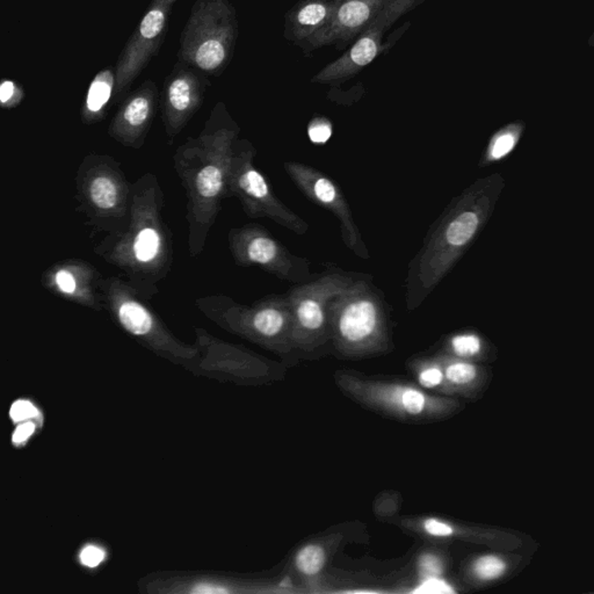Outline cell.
Listing matches in <instances>:
<instances>
[{
	"instance_id": "cell-1",
	"label": "cell",
	"mask_w": 594,
	"mask_h": 594,
	"mask_svg": "<svg viewBox=\"0 0 594 594\" xmlns=\"http://www.w3.org/2000/svg\"><path fill=\"white\" fill-rule=\"evenodd\" d=\"M237 38V14L229 0H197L181 33L178 59L218 77L230 64Z\"/></svg>"
},
{
	"instance_id": "cell-2",
	"label": "cell",
	"mask_w": 594,
	"mask_h": 594,
	"mask_svg": "<svg viewBox=\"0 0 594 594\" xmlns=\"http://www.w3.org/2000/svg\"><path fill=\"white\" fill-rule=\"evenodd\" d=\"M336 383L352 399L386 414L408 421H433L452 413L458 403L446 396L432 395L419 386L403 381L338 373Z\"/></svg>"
},
{
	"instance_id": "cell-3",
	"label": "cell",
	"mask_w": 594,
	"mask_h": 594,
	"mask_svg": "<svg viewBox=\"0 0 594 594\" xmlns=\"http://www.w3.org/2000/svg\"><path fill=\"white\" fill-rule=\"evenodd\" d=\"M423 0H389L358 36L348 50L326 65L313 78L317 84H337L353 78L377 56L383 52V36L403 15L413 10Z\"/></svg>"
},
{
	"instance_id": "cell-4",
	"label": "cell",
	"mask_w": 594,
	"mask_h": 594,
	"mask_svg": "<svg viewBox=\"0 0 594 594\" xmlns=\"http://www.w3.org/2000/svg\"><path fill=\"white\" fill-rule=\"evenodd\" d=\"M178 0H153L116 62L115 93L129 89L156 56L167 38L170 15Z\"/></svg>"
},
{
	"instance_id": "cell-5",
	"label": "cell",
	"mask_w": 594,
	"mask_h": 594,
	"mask_svg": "<svg viewBox=\"0 0 594 594\" xmlns=\"http://www.w3.org/2000/svg\"><path fill=\"white\" fill-rule=\"evenodd\" d=\"M389 0H334V15L327 27L308 40L310 50L353 43Z\"/></svg>"
},
{
	"instance_id": "cell-6",
	"label": "cell",
	"mask_w": 594,
	"mask_h": 594,
	"mask_svg": "<svg viewBox=\"0 0 594 594\" xmlns=\"http://www.w3.org/2000/svg\"><path fill=\"white\" fill-rule=\"evenodd\" d=\"M207 75L178 59L164 84L167 108L174 115H185L197 107L207 89Z\"/></svg>"
},
{
	"instance_id": "cell-7",
	"label": "cell",
	"mask_w": 594,
	"mask_h": 594,
	"mask_svg": "<svg viewBox=\"0 0 594 594\" xmlns=\"http://www.w3.org/2000/svg\"><path fill=\"white\" fill-rule=\"evenodd\" d=\"M334 0H299L285 15V28L295 42H306L329 26Z\"/></svg>"
},
{
	"instance_id": "cell-8",
	"label": "cell",
	"mask_w": 594,
	"mask_h": 594,
	"mask_svg": "<svg viewBox=\"0 0 594 594\" xmlns=\"http://www.w3.org/2000/svg\"><path fill=\"white\" fill-rule=\"evenodd\" d=\"M338 330L344 343L353 347L365 346L376 333V308L370 301L352 303L340 315Z\"/></svg>"
},
{
	"instance_id": "cell-9",
	"label": "cell",
	"mask_w": 594,
	"mask_h": 594,
	"mask_svg": "<svg viewBox=\"0 0 594 594\" xmlns=\"http://www.w3.org/2000/svg\"><path fill=\"white\" fill-rule=\"evenodd\" d=\"M116 72L114 68H106L95 75L86 97L85 108L94 115L105 108L115 91Z\"/></svg>"
},
{
	"instance_id": "cell-10",
	"label": "cell",
	"mask_w": 594,
	"mask_h": 594,
	"mask_svg": "<svg viewBox=\"0 0 594 594\" xmlns=\"http://www.w3.org/2000/svg\"><path fill=\"white\" fill-rule=\"evenodd\" d=\"M326 558V551L323 546L308 544L299 548L296 553L294 563L299 574L306 577H316L325 567Z\"/></svg>"
},
{
	"instance_id": "cell-11",
	"label": "cell",
	"mask_w": 594,
	"mask_h": 594,
	"mask_svg": "<svg viewBox=\"0 0 594 594\" xmlns=\"http://www.w3.org/2000/svg\"><path fill=\"white\" fill-rule=\"evenodd\" d=\"M119 318L129 332L137 336L146 334L153 327V320L150 313L141 304L134 301H126L120 306Z\"/></svg>"
},
{
	"instance_id": "cell-12",
	"label": "cell",
	"mask_w": 594,
	"mask_h": 594,
	"mask_svg": "<svg viewBox=\"0 0 594 594\" xmlns=\"http://www.w3.org/2000/svg\"><path fill=\"white\" fill-rule=\"evenodd\" d=\"M445 370L446 390L455 391L467 387L477 377V368L472 364L461 360H449L442 362Z\"/></svg>"
},
{
	"instance_id": "cell-13",
	"label": "cell",
	"mask_w": 594,
	"mask_h": 594,
	"mask_svg": "<svg viewBox=\"0 0 594 594\" xmlns=\"http://www.w3.org/2000/svg\"><path fill=\"white\" fill-rule=\"evenodd\" d=\"M479 216L472 211H465L449 225L446 239L449 244L462 246L468 243L479 228Z\"/></svg>"
},
{
	"instance_id": "cell-14",
	"label": "cell",
	"mask_w": 594,
	"mask_h": 594,
	"mask_svg": "<svg viewBox=\"0 0 594 594\" xmlns=\"http://www.w3.org/2000/svg\"><path fill=\"white\" fill-rule=\"evenodd\" d=\"M416 379L419 387L426 391H437L447 394L446 390L445 370L442 362H424L418 365Z\"/></svg>"
},
{
	"instance_id": "cell-15",
	"label": "cell",
	"mask_w": 594,
	"mask_h": 594,
	"mask_svg": "<svg viewBox=\"0 0 594 594\" xmlns=\"http://www.w3.org/2000/svg\"><path fill=\"white\" fill-rule=\"evenodd\" d=\"M90 195L97 207L111 209L118 202V188L112 179L107 177L95 178L90 186Z\"/></svg>"
},
{
	"instance_id": "cell-16",
	"label": "cell",
	"mask_w": 594,
	"mask_h": 594,
	"mask_svg": "<svg viewBox=\"0 0 594 594\" xmlns=\"http://www.w3.org/2000/svg\"><path fill=\"white\" fill-rule=\"evenodd\" d=\"M160 236L153 229H143L136 237L134 244L135 257L139 262H146L153 260L160 251Z\"/></svg>"
},
{
	"instance_id": "cell-17",
	"label": "cell",
	"mask_w": 594,
	"mask_h": 594,
	"mask_svg": "<svg viewBox=\"0 0 594 594\" xmlns=\"http://www.w3.org/2000/svg\"><path fill=\"white\" fill-rule=\"evenodd\" d=\"M222 183L221 170L214 165H209L204 167L197 174V192L201 197H215L221 190Z\"/></svg>"
},
{
	"instance_id": "cell-18",
	"label": "cell",
	"mask_w": 594,
	"mask_h": 594,
	"mask_svg": "<svg viewBox=\"0 0 594 594\" xmlns=\"http://www.w3.org/2000/svg\"><path fill=\"white\" fill-rule=\"evenodd\" d=\"M285 324L282 313L275 309L259 311L253 318V325L259 333L266 337H273L281 331Z\"/></svg>"
},
{
	"instance_id": "cell-19",
	"label": "cell",
	"mask_w": 594,
	"mask_h": 594,
	"mask_svg": "<svg viewBox=\"0 0 594 594\" xmlns=\"http://www.w3.org/2000/svg\"><path fill=\"white\" fill-rule=\"evenodd\" d=\"M505 563L496 556H482L472 564V572L481 581H493L505 571Z\"/></svg>"
},
{
	"instance_id": "cell-20",
	"label": "cell",
	"mask_w": 594,
	"mask_h": 594,
	"mask_svg": "<svg viewBox=\"0 0 594 594\" xmlns=\"http://www.w3.org/2000/svg\"><path fill=\"white\" fill-rule=\"evenodd\" d=\"M297 317H299V324L304 329L313 330V331L320 329L324 323L322 306L313 299H306L299 304Z\"/></svg>"
},
{
	"instance_id": "cell-21",
	"label": "cell",
	"mask_w": 594,
	"mask_h": 594,
	"mask_svg": "<svg viewBox=\"0 0 594 594\" xmlns=\"http://www.w3.org/2000/svg\"><path fill=\"white\" fill-rule=\"evenodd\" d=\"M445 571V564L440 557L434 553H424L418 560V574L421 581L440 579Z\"/></svg>"
},
{
	"instance_id": "cell-22",
	"label": "cell",
	"mask_w": 594,
	"mask_h": 594,
	"mask_svg": "<svg viewBox=\"0 0 594 594\" xmlns=\"http://www.w3.org/2000/svg\"><path fill=\"white\" fill-rule=\"evenodd\" d=\"M248 253L252 262L269 264L276 255V245L269 238H255L248 246Z\"/></svg>"
},
{
	"instance_id": "cell-23",
	"label": "cell",
	"mask_w": 594,
	"mask_h": 594,
	"mask_svg": "<svg viewBox=\"0 0 594 594\" xmlns=\"http://www.w3.org/2000/svg\"><path fill=\"white\" fill-rule=\"evenodd\" d=\"M519 130V125H513L496 137L491 148V156L493 160L503 158L514 148Z\"/></svg>"
},
{
	"instance_id": "cell-24",
	"label": "cell",
	"mask_w": 594,
	"mask_h": 594,
	"mask_svg": "<svg viewBox=\"0 0 594 594\" xmlns=\"http://www.w3.org/2000/svg\"><path fill=\"white\" fill-rule=\"evenodd\" d=\"M239 185L248 195L257 199H262L267 197L269 194V187L265 179L257 171L250 170L243 174L239 181Z\"/></svg>"
},
{
	"instance_id": "cell-25",
	"label": "cell",
	"mask_w": 594,
	"mask_h": 594,
	"mask_svg": "<svg viewBox=\"0 0 594 594\" xmlns=\"http://www.w3.org/2000/svg\"><path fill=\"white\" fill-rule=\"evenodd\" d=\"M451 346L458 357H474L481 351V340L474 334H461L453 338Z\"/></svg>"
},
{
	"instance_id": "cell-26",
	"label": "cell",
	"mask_w": 594,
	"mask_h": 594,
	"mask_svg": "<svg viewBox=\"0 0 594 594\" xmlns=\"http://www.w3.org/2000/svg\"><path fill=\"white\" fill-rule=\"evenodd\" d=\"M10 416L12 420L19 423V421L26 420L28 418L38 416V410L31 402L17 401L14 402L10 408Z\"/></svg>"
},
{
	"instance_id": "cell-27",
	"label": "cell",
	"mask_w": 594,
	"mask_h": 594,
	"mask_svg": "<svg viewBox=\"0 0 594 594\" xmlns=\"http://www.w3.org/2000/svg\"><path fill=\"white\" fill-rule=\"evenodd\" d=\"M315 194L324 204H331L337 197L336 188L327 179H320L315 183Z\"/></svg>"
},
{
	"instance_id": "cell-28",
	"label": "cell",
	"mask_w": 594,
	"mask_h": 594,
	"mask_svg": "<svg viewBox=\"0 0 594 594\" xmlns=\"http://www.w3.org/2000/svg\"><path fill=\"white\" fill-rule=\"evenodd\" d=\"M104 558H105L104 550L94 546L84 548L80 553V562L87 567H98Z\"/></svg>"
},
{
	"instance_id": "cell-29",
	"label": "cell",
	"mask_w": 594,
	"mask_h": 594,
	"mask_svg": "<svg viewBox=\"0 0 594 594\" xmlns=\"http://www.w3.org/2000/svg\"><path fill=\"white\" fill-rule=\"evenodd\" d=\"M332 135L331 125L326 122L313 123L309 128V137L316 144H324Z\"/></svg>"
},
{
	"instance_id": "cell-30",
	"label": "cell",
	"mask_w": 594,
	"mask_h": 594,
	"mask_svg": "<svg viewBox=\"0 0 594 594\" xmlns=\"http://www.w3.org/2000/svg\"><path fill=\"white\" fill-rule=\"evenodd\" d=\"M56 283L62 292L71 294L76 290V280L68 271H59L56 274Z\"/></svg>"
},
{
	"instance_id": "cell-31",
	"label": "cell",
	"mask_w": 594,
	"mask_h": 594,
	"mask_svg": "<svg viewBox=\"0 0 594 594\" xmlns=\"http://www.w3.org/2000/svg\"><path fill=\"white\" fill-rule=\"evenodd\" d=\"M17 92H20V89L15 85V83L12 80H3L0 86V101L3 105L10 104L12 99L17 95Z\"/></svg>"
},
{
	"instance_id": "cell-32",
	"label": "cell",
	"mask_w": 594,
	"mask_h": 594,
	"mask_svg": "<svg viewBox=\"0 0 594 594\" xmlns=\"http://www.w3.org/2000/svg\"><path fill=\"white\" fill-rule=\"evenodd\" d=\"M35 431V425L33 423H24L21 424L13 433V442L21 444L26 441Z\"/></svg>"
},
{
	"instance_id": "cell-33",
	"label": "cell",
	"mask_w": 594,
	"mask_h": 594,
	"mask_svg": "<svg viewBox=\"0 0 594 594\" xmlns=\"http://www.w3.org/2000/svg\"><path fill=\"white\" fill-rule=\"evenodd\" d=\"M194 593H227L228 590L225 588H221V586H214V585L211 584H200L197 585V588H193Z\"/></svg>"
},
{
	"instance_id": "cell-34",
	"label": "cell",
	"mask_w": 594,
	"mask_h": 594,
	"mask_svg": "<svg viewBox=\"0 0 594 594\" xmlns=\"http://www.w3.org/2000/svg\"><path fill=\"white\" fill-rule=\"evenodd\" d=\"M590 43H591V45H594V34L593 36H592L591 38V41H590Z\"/></svg>"
}]
</instances>
